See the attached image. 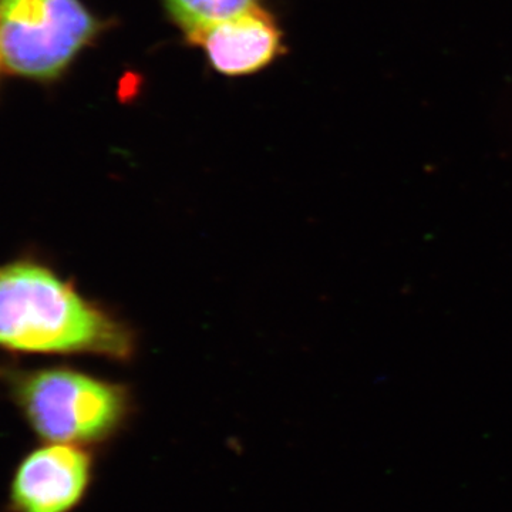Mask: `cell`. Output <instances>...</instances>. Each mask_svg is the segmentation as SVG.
<instances>
[{"instance_id":"6da1fadb","label":"cell","mask_w":512,"mask_h":512,"mask_svg":"<svg viewBox=\"0 0 512 512\" xmlns=\"http://www.w3.org/2000/svg\"><path fill=\"white\" fill-rule=\"evenodd\" d=\"M0 350L126 359L133 338L45 262L20 256L0 265Z\"/></svg>"},{"instance_id":"7a4b0ae2","label":"cell","mask_w":512,"mask_h":512,"mask_svg":"<svg viewBox=\"0 0 512 512\" xmlns=\"http://www.w3.org/2000/svg\"><path fill=\"white\" fill-rule=\"evenodd\" d=\"M0 384L43 443L99 448L126 429L133 406L123 386L70 367L0 365Z\"/></svg>"},{"instance_id":"3957f363","label":"cell","mask_w":512,"mask_h":512,"mask_svg":"<svg viewBox=\"0 0 512 512\" xmlns=\"http://www.w3.org/2000/svg\"><path fill=\"white\" fill-rule=\"evenodd\" d=\"M101 29L82 0H0L3 67L29 82H56Z\"/></svg>"},{"instance_id":"277c9868","label":"cell","mask_w":512,"mask_h":512,"mask_svg":"<svg viewBox=\"0 0 512 512\" xmlns=\"http://www.w3.org/2000/svg\"><path fill=\"white\" fill-rule=\"evenodd\" d=\"M92 448L43 443L20 460L9 488L8 512H74L96 480Z\"/></svg>"},{"instance_id":"5b68a950","label":"cell","mask_w":512,"mask_h":512,"mask_svg":"<svg viewBox=\"0 0 512 512\" xmlns=\"http://www.w3.org/2000/svg\"><path fill=\"white\" fill-rule=\"evenodd\" d=\"M187 37L204 49L217 72L231 77L259 72L284 52L282 30L258 5Z\"/></svg>"},{"instance_id":"8992f818","label":"cell","mask_w":512,"mask_h":512,"mask_svg":"<svg viewBox=\"0 0 512 512\" xmlns=\"http://www.w3.org/2000/svg\"><path fill=\"white\" fill-rule=\"evenodd\" d=\"M187 36L218 25L256 5V0H163Z\"/></svg>"},{"instance_id":"52a82bcc","label":"cell","mask_w":512,"mask_h":512,"mask_svg":"<svg viewBox=\"0 0 512 512\" xmlns=\"http://www.w3.org/2000/svg\"><path fill=\"white\" fill-rule=\"evenodd\" d=\"M2 52H0V66H2Z\"/></svg>"}]
</instances>
